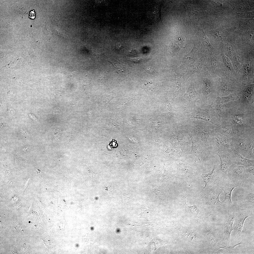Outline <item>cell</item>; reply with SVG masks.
<instances>
[{"instance_id":"obj_15","label":"cell","mask_w":254,"mask_h":254,"mask_svg":"<svg viewBox=\"0 0 254 254\" xmlns=\"http://www.w3.org/2000/svg\"><path fill=\"white\" fill-rule=\"evenodd\" d=\"M231 148L236 159L235 164L245 167L254 166V160L250 159L243 156L237 151L231 145Z\"/></svg>"},{"instance_id":"obj_3","label":"cell","mask_w":254,"mask_h":254,"mask_svg":"<svg viewBox=\"0 0 254 254\" xmlns=\"http://www.w3.org/2000/svg\"><path fill=\"white\" fill-rule=\"evenodd\" d=\"M214 73L220 78L218 88L222 92H232L241 89L242 85L238 81L237 77L228 74L219 68L216 69Z\"/></svg>"},{"instance_id":"obj_10","label":"cell","mask_w":254,"mask_h":254,"mask_svg":"<svg viewBox=\"0 0 254 254\" xmlns=\"http://www.w3.org/2000/svg\"><path fill=\"white\" fill-rule=\"evenodd\" d=\"M187 40L184 35L177 37L172 42L169 47V51L172 56L177 55L180 49L185 48L187 45Z\"/></svg>"},{"instance_id":"obj_16","label":"cell","mask_w":254,"mask_h":254,"mask_svg":"<svg viewBox=\"0 0 254 254\" xmlns=\"http://www.w3.org/2000/svg\"><path fill=\"white\" fill-rule=\"evenodd\" d=\"M229 152H224L217 155L219 157L220 163L219 165V169L226 174H227L231 162L229 157Z\"/></svg>"},{"instance_id":"obj_4","label":"cell","mask_w":254,"mask_h":254,"mask_svg":"<svg viewBox=\"0 0 254 254\" xmlns=\"http://www.w3.org/2000/svg\"><path fill=\"white\" fill-rule=\"evenodd\" d=\"M236 44L233 42L226 40L222 44L221 51L230 60L232 63L240 60L242 56V53L238 51Z\"/></svg>"},{"instance_id":"obj_27","label":"cell","mask_w":254,"mask_h":254,"mask_svg":"<svg viewBox=\"0 0 254 254\" xmlns=\"http://www.w3.org/2000/svg\"><path fill=\"white\" fill-rule=\"evenodd\" d=\"M215 167L214 166L212 170L207 173L202 174L201 176L205 183V188L207 184L210 182L214 175Z\"/></svg>"},{"instance_id":"obj_24","label":"cell","mask_w":254,"mask_h":254,"mask_svg":"<svg viewBox=\"0 0 254 254\" xmlns=\"http://www.w3.org/2000/svg\"><path fill=\"white\" fill-rule=\"evenodd\" d=\"M238 97L234 93H233L228 96L223 97H218L216 102L223 104L226 103L230 101L237 99Z\"/></svg>"},{"instance_id":"obj_34","label":"cell","mask_w":254,"mask_h":254,"mask_svg":"<svg viewBox=\"0 0 254 254\" xmlns=\"http://www.w3.org/2000/svg\"><path fill=\"white\" fill-rule=\"evenodd\" d=\"M245 167L247 173L251 174L252 175L254 176V166H249L247 167Z\"/></svg>"},{"instance_id":"obj_36","label":"cell","mask_w":254,"mask_h":254,"mask_svg":"<svg viewBox=\"0 0 254 254\" xmlns=\"http://www.w3.org/2000/svg\"><path fill=\"white\" fill-rule=\"evenodd\" d=\"M35 17V13L34 10L31 11L29 12V17H30L32 19H34Z\"/></svg>"},{"instance_id":"obj_25","label":"cell","mask_w":254,"mask_h":254,"mask_svg":"<svg viewBox=\"0 0 254 254\" xmlns=\"http://www.w3.org/2000/svg\"><path fill=\"white\" fill-rule=\"evenodd\" d=\"M251 19L247 20L241 18L239 21V28L241 30H247L251 27L253 22Z\"/></svg>"},{"instance_id":"obj_21","label":"cell","mask_w":254,"mask_h":254,"mask_svg":"<svg viewBox=\"0 0 254 254\" xmlns=\"http://www.w3.org/2000/svg\"><path fill=\"white\" fill-rule=\"evenodd\" d=\"M238 186L229 185L223 187L221 189L224 192L225 194V198L222 202L224 205H230L232 204L231 200V196L233 190Z\"/></svg>"},{"instance_id":"obj_14","label":"cell","mask_w":254,"mask_h":254,"mask_svg":"<svg viewBox=\"0 0 254 254\" xmlns=\"http://www.w3.org/2000/svg\"><path fill=\"white\" fill-rule=\"evenodd\" d=\"M222 190L217 189L211 193L206 196L207 201L206 203L209 205L214 206H224L222 202L219 200V196L222 193Z\"/></svg>"},{"instance_id":"obj_37","label":"cell","mask_w":254,"mask_h":254,"mask_svg":"<svg viewBox=\"0 0 254 254\" xmlns=\"http://www.w3.org/2000/svg\"><path fill=\"white\" fill-rule=\"evenodd\" d=\"M130 60L131 62H133L135 63L139 62L141 61V59L139 58H136L131 59Z\"/></svg>"},{"instance_id":"obj_35","label":"cell","mask_w":254,"mask_h":254,"mask_svg":"<svg viewBox=\"0 0 254 254\" xmlns=\"http://www.w3.org/2000/svg\"><path fill=\"white\" fill-rule=\"evenodd\" d=\"M129 53L130 55L134 56L137 54L138 52V51L136 49H132L130 51Z\"/></svg>"},{"instance_id":"obj_26","label":"cell","mask_w":254,"mask_h":254,"mask_svg":"<svg viewBox=\"0 0 254 254\" xmlns=\"http://www.w3.org/2000/svg\"><path fill=\"white\" fill-rule=\"evenodd\" d=\"M239 201L242 203L254 202V194L250 193L241 195L239 198Z\"/></svg>"},{"instance_id":"obj_7","label":"cell","mask_w":254,"mask_h":254,"mask_svg":"<svg viewBox=\"0 0 254 254\" xmlns=\"http://www.w3.org/2000/svg\"><path fill=\"white\" fill-rule=\"evenodd\" d=\"M235 219V213L231 214L229 216L226 222L223 224V238L222 242L225 246L227 245L229 246L230 242V235L234 230L233 225Z\"/></svg>"},{"instance_id":"obj_11","label":"cell","mask_w":254,"mask_h":254,"mask_svg":"<svg viewBox=\"0 0 254 254\" xmlns=\"http://www.w3.org/2000/svg\"><path fill=\"white\" fill-rule=\"evenodd\" d=\"M252 215V214L249 212L245 211H241L235 214V216L236 217V218H235L236 219V223L234 229V234L239 236L241 234L245 220L247 218Z\"/></svg>"},{"instance_id":"obj_6","label":"cell","mask_w":254,"mask_h":254,"mask_svg":"<svg viewBox=\"0 0 254 254\" xmlns=\"http://www.w3.org/2000/svg\"><path fill=\"white\" fill-rule=\"evenodd\" d=\"M220 50L215 49L206 57V64L210 72L214 73L220 66L221 60Z\"/></svg>"},{"instance_id":"obj_13","label":"cell","mask_w":254,"mask_h":254,"mask_svg":"<svg viewBox=\"0 0 254 254\" xmlns=\"http://www.w3.org/2000/svg\"><path fill=\"white\" fill-rule=\"evenodd\" d=\"M228 172L233 178L238 180L242 179L247 173L245 167L235 164L230 167Z\"/></svg>"},{"instance_id":"obj_17","label":"cell","mask_w":254,"mask_h":254,"mask_svg":"<svg viewBox=\"0 0 254 254\" xmlns=\"http://www.w3.org/2000/svg\"><path fill=\"white\" fill-rule=\"evenodd\" d=\"M219 126L217 130V132L226 136L229 139L239 135L236 130L231 126L224 125Z\"/></svg>"},{"instance_id":"obj_28","label":"cell","mask_w":254,"mask_h":254,"mask_svg":"<svg viewBox=\"0 0 254 254\" xmlns=\"http://www.w3.org/2000/svg\"><path fill=\"white\" fill-rule=\"evenodd\" d=\"M210 107L220 114L222 113L225 109V107L223 104L216 102L212 103L210 105Z\"/></svg>"},{"instance_id":"obj_1","label":"cell","mask_w":254,"mask_h":254,"mask_svg":"<svg viewBox=\"0 0 254 254\" xmlns=\"http://www.w3.org/2000/svg\"><path fill=\"white\" fill-rule=\"evenodd\" d=\"M236 77L242 86L254 83V52L245 54L243 63L236 73Z\"/></svg>"},{"instance_id":"obj_33","label":"cell","mask_w":254,"mask_h":254,"mask_svg":"<svg viewBox=\"0 0 254 254\" xmlns=\"http://www.w3.org/2000/svg\"><path fill=\"white\" fill-rule=\"evenodd\" d=\"M145 70L147 73L152 75L155 74L157 73L154 69L151 67H146Z\"/></svg>"},{"instance_id":"obj_5","label":"cell","mask_w":254,"mask_h":254,"mask_svg":"<svg viewBox=\"0 0 254 254\" xmlns=\"http://www.w3.org/2000/svg\"><path fill=\"white\" fill-rule=\"evenodd\" d=\"M231 31L230 28H219L208 31V33L216 44L217 49H220L223 42L226 41Z\"/></svg>"},{"instance_id":"obj_31","label":"cell","mask_w":254,"mask_h":254,"mask_svg":"<svg viewBox=\"0 0 254 254\" xmlns=\"http://www.w3.org/2000/svg\"><path fill=\"white\" fill-rule=\"evenodd\" d=\"M113 64H111L115 69V71L118 73L120 72H121L122 74L124 73L123 70V67L122 66V64L119 63L117 60Z\"/></svg>"},{"instance_id":"obj_8","label":"cell","mask_w":254,"mask_h":254,"mask_svg":"<svg viewBox=\"0 0 254 254\" xmlns=\"http://www.w3.org/2000/svg\"><path fill=\"white\" fill-rule=\"evenodd\" d=\"M199 95L196 90L193 81H191L186 92L182 96L183 101L187 104L194 106L199 99Z\"/></svg>"},{"instance_id":"obj_29","label":"cell","mask_w":254,"mask_h":254,"mask_svg":"<svg viewBox=\"0 0 254 254\" xmlns=\"http://www.w3.org/2000/svg\"><path fill=\"white\" fill-rule=\"evenodd\" d=\"M185 199L184 200V202L185 206L187 207V208L189 210L191 213L195 217H198V214L199 212V210L197 207L195 205H194L193 206H188L186 202Z\"/></svg>"},{"instance_id":"obj_38","label":"cell","mask_w":254,"mask_h":254,"mask_svg":"<svg viewBox=\"0 0 254 254\" xmlns=\"http://www.w3.org/2000/svg\"><path fill=\"white\" fill-rule=\"evenodd\" d=\"M122 47L121 44L119 43H117L116 45V49L117 50L119 51L120 49Z\"/></svg>"},{"instance_id":"obj_9","label":"cell","mask_w":254,"mask_h":254,"mask_svg":"<svg viewBox=\"0 0 254 254\" xmlns=\"http://www.w3.org/2000/svg\"><path fill=\"white\" fill-rule=\"evenodd\" d=\"M190 118L203 120L211 123L217 126L220 125V123L214 115L202 109H200L196 113L187 112Z\"/></svg>"},{"instance_id":"obj_32","label":"cell","mask_w":254,"mask_h":254,"mask_svg":"<svg viewBox=\"0 0 254 254\" xmlns=\"http://www.w3.org/2000/svg\"><path fill=\"white\" fill-rule=\"evenodd\" d=\"M240 17L242 18H251L254 17V12H242L239 14Z\"/></svg>"},{"instance_id":"obj_23","label":"cell","mask_w":254,"mask_h":254,"mask_svg":"<svg viewBox=\"0 0 254 254\" xmlns=\"http://www.w3.org/2000/svg\"><path fill=\"white\" fill-rule=\"evenodd\" d=\"M198 36L201 43L205 48L210 50L212 52L215 50L210 44L209 39L206 36L202 29H201L200 30Z\"/></svg>"},{"instance_id":"obj_2","label":"cell","mask_w":254,"mask_h":254,"mask_svg":"<svg viewBox=\"0 0 254 254\" xmlns=\"http://www.w3.org/2000/svg\"><path fill=\"white\" fill-rule=\"evenodd\" d=\"M230 139L231 145L241 155L250 159H254V136L238 135Z\"/></svg>"},{"instance_id":"obj_22","label":"cell","mask_w":254,"mask_h":254,"mask_svg":"<svg viewBox=\"0 0 254 254\" xmlns=\"http://www.w3.org/2000/svg\"><path fill=\"white\" fill-rule=\"evenodd\" d=\"M195 129L200 139L204 143H207L209 131L207 127L203 125H197Z\"/></svg>"},{"instance_id":"obj_30","label":"cell","mask_w":254,"mask_h":254,"mask_svg":"<svg viewBox=\"0 0 254 254\" xmlns=\"http://www.w3.org/2000/svg\"><path fill=\"white\" fill-rule=\"evenodd\" d=\"M158 83H156L148 82L145 84V88L148 92L153 91L156 87Z\"/></svg>"},{"instance_id":"obj_12","label":"cell","mask_w":254,"mask_h":254,"mask_svg":"<svg viewBox=\"0 0 254 254\" xmlns=\"http://www.w3.org/2000/svg\"><path fill=\"white\" fill-rule=\"evenodd\" d=\"M221 60L218 68L226 73L231 76L236 77V74L230 60L221 51Z\"/></svg>"},{"instance_id":"obj_18","label":"cell","mask_w":254,"mask_h":254,"mask_svg":"<svg viewBox=\"0 0 254 254\" xmlns=\"http://www.w3.org/2000/svg\"><path fill=\"white\" fill-rule=\"evenodd\" d=\"M216 147H222L231 149L230 139L227 137L217 132L214 136Z\"/></svg>"},{"instance_id":"obj_19","label":"cell","mask_w":254,"mask_h":254,"mask_svg":"<svg viewBox=\"0 0 254 254\" xmlns=\"http://www.w3.org/2000/svg\"><path fill=\"white\" fill-rule=\"evenodd\" d=\"M188 134L192 143L191 150L190 154L195 156L199 161H201L202 156V148L198 142L194 139L192 135L189 133H188Z\"/></svg>"},{"instance_id":"obj_20","label":"cell","mask_w":254,"mask_h":254,"mask_svg":"<svg viewBox=\"0 0 254 254\" xmlns=\"http://www.w3.org/2000/svg\"><path fill=\"white\" fill-rule=\"evenodd\" d=\"M254 83L248 84L242 87L241 94L244 99L250 100L254 96Z\"/></svg>"}]
</instances>
